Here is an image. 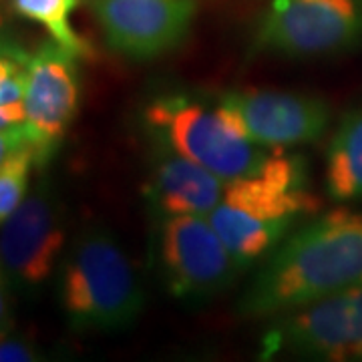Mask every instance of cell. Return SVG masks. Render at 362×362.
<instances>
[{
	"mask_svg": "<svg viewBox=\"0 0 362 362\" xmlns=\"http://www.w3.org/2000/svg\"><path fill=\"white\" fill-rule=\"evenodd\" d=\"M362 286V214L332 209L300 223L238 300L242 318H274Z\"/></svg>",
	"mask_w": 362,
	"mask_h": 362,
	"instance_id": "cell-1",
	"label": "cell"
},
{
	"mask_svg": "<svg viewBox=\"0 0 362 362\" xmlns=\"http://www.w3.org/2000/svg\"><path fill=\"white\" fill-rule=\"evenodd\" d=\"M318 209L320 199L308 189L304 157L276 151L259 173L230 181L207 218L246 272L268 258Z\"/></svg>",
	"mask_w": 362,
	"mask_h": 362,
	"instance_id": "cell-2",
	"label": "cell"
},
{
	"mask_svg": "<svg viewBox=\"0 0 362 362\" xmlns=\"http://www.w3.org/2000/svg\"><path fill=\"white\" fill-rule=\"evenodd\" d=\"M57 300L73 332L105 334L137 322L145 292L115 235L95 223L75 235L59 262Z\"/></svg>",
	"mask_w": 362,
	"mask_h": 362,
	"instance_id": "cell-3",
	"label": "cell"
},
{
	"mask_svg": "<svg viewBox=\"0 0 362 362\" xmlns=\"http://www.w3.org/2000/svg\"><path fill=\"white\" fill-rule=\"evenodd\" d=\"M143 125L149 141L165 145L228 183L259 173L276 153L242 137L216 105L207 107L181 93L159 95L149 101L143 111Z\"/></svg>",
	"mask_w": 362,
	"mask_h": 362,
	"instance_id": "cell-4",
	"label": "cell"
},
{
	"mask_svg": "<svg viewBox=\"0 0 362 362\" xmlns=\"http://www.w3.org/2000/svg\"><path fill=\"white\" fill-rule=\"evenodd\" d=\"M66 211L51 180L42 177L0 226V264L14 296L35 298L65 254Z\"/></svg>",
	"mask_w": 362,
	"mask_h": 362,
	"instance_id": "cell-5",
	"label": "cell"
},
{
	"mask_svg": "<svg viewBox=\"0 0 362 362\" xmlns=\"http://www.w3.org/2000/svg\"><path fill=\"white\" fill-rule=\"evenodd\" d=\"M259 354L362 362V286L274 316Z\"/></svg>",
	"mask_w": 362,
	"mask_h": 362,
	"instance_id": "cell-6",
	"label": "cell"
},
{
	"mask_svg": "<svg viewBox=\"0 0 362 362\" xmlns=\"http://www.w3.org/2000/svg\"><path fill=\"white\" fill-rule=\"evenodd\" d=\"M157 262L169 294L192 304L220 296L244 272L207 216L159 220Z\"/></svg>",
	"mask_w": 362,
	"mask_h": 362,
	"instance_id": "cell-7",
	"label": "cell"
},
{
	"mask_svg": "<svg viewBox=\"0 0 362 362\" xmlns=\"http://www.w3.org/2000/svg\"><path fill=\"white\" fill-rule=\"evenodd\" d=\"M361 40L362 0H274L252 51L312 57L352 49Z\"/></svg>",
	"mask_w": 362,
	"mask_h": 362,
	"instance_id": "cell-8",
	"label": "cell"
},
{
	"mask_svg": "<svg viewBox=\"0 0 362 362\" xmlns=\"http://www.w3.org/2000/svg\"><path fill=\"white\" fill-rule=\"evenodd\" d=\"M78 59L57 40H45L26 63L25 125L39 168L51 161L78 113Z\"/></svg>",
	"mask_w": 362,
	"mask_h": 362,
	"instance_id": "cell-9",
	"label": "cell"
},
{
	"mask_svg": "<svg viewBox=\"0 0 362 362\" xmlns=\"http://www.w3.org/2000/svg\"><path fill=\"white\" fill-rule=\"evenodd\" d=\"M216 107L242 137L274 151L318 141L330 121L326 101L280 90H230Z\"/></svg>",
	"mask_w": 362,
	"mask_h": 362,
	"instance_id": "cell-10",
	"label": "cell"
},
{
	"mask_svg": "<svg viewBox=\"0 0 362 362\" xmlns=\"http://www.w3.org/2000/svg\"><path fill=\"white\" fill-rule=\"evenodd\" d=\"M195 8V0H90L107 47L131 61H151L177 49Z\"/></svg>",
	"mask_w": 362,
	"mask_h": 362,
	"instance_id": "cell-11",
	"label": "cell"
},
{
	"mask_svg": "<svg viewBox=\"0 0 362 362\" xmlns=\"http://www.w3.org/2000/svg\"><path fill=\"white\" fill-rule=\"evenodd\" d=\"M151 173L143 187L157 220L171 216H209L223 197L228 181L165 145L151 143Z\"/></svg>",
	"mask_w": 362,
	"mask_h": 362,
	"instance_id": "cell-12",
	"label": "cell"
},
{
	"mask_svg": "<svg viewBox=\"0 0 362 362\" xmlns=\"http://www.w3.org/2000/svg\"><path fill=\"white\" fill-rule=\"evenodd\" d=\"M326 189L334 202L362 199V107L350 111L326 153Z\"/></svg>",
	"mask_w": 362,
	"mask_h": 362,
	"instance_id": "cell-13",
	"label": "cell"
},
{
	"mask_svg": "<svg viewBox=\"0 0 362 362\" xmlns=\"http://www.w3.org/2000/svg\"><path fill=\"white\" fill-rule=\"evenodd\" d=\"M85 0H11V8L16 16L45 26L51 33L52 40L78 54L81 59H87L93 54V47L89 40L78 37L71 25V14Z\"/></svg>",
	"mask_w": 362,
	"mask_h": 362,
	"instance_id": "cell-14",
	"label": "cell"
},
{
	"mask_svg": "<svg viewBox=\"0 0 362 362\" xmlns=\"http://www.w3.org/2000/svg\"><path fill=\"white\" fill-rule=\"evenodd\" d=\"M37 165L35 149L25 143L0 168V226L14 214V209L25 202L30 183V171Z\"/></svg>",
	"mask_w": 362,
	"mask_h": 362,
	"instance_id": "cell-15",
	"label": "cell"
},
{
	"mask_svg": "<svg viewBox=\"0 0 362 362\" xmlns=\"http://www.w3.org/2000/svg\"><path fill=\"white\" fill-rule=\"evenodd\" d=\"M42 358V352L28 338L14 337L13 332L0 338V362H35Z\"/></svg>",
	"mask_w": 362,
	"mask_h": 362,
	"instance_id": "cell-16",
	"label": "cell"
},
{
	"mask_svg": "<svg viewBox=\"0 0 362 362\" xmlns=\"http://www.w3.org/2000/svg\"><path fill=\"white\" fill-rule=\"evenodd\" d=\"M14 292L11 284H8V278L4 274V268L0 264V338L8 332H13L14 328V314H13V302H14Z\"/></svg>",
	"mask_w": 362,
	"mask_h": 362,
	"instance_id": "cell-17",
	"label": "cell"
},
{
	"mask_svg": "<svg viewBox=\"0 0 362 362\" xmlns=\"http://www.w3.org/2000/svg\"><path fill=\"white\" fill-rule=\"evenodd\" d=\"M25 143H30L25 123L0 131V168L11 157V153L16 151L18 147H23Z\"/></svg>",
	"mask_w": 362,
	"mask_h": 362,
	"instance_id": "cell-18",
	"label": "cell"
},
{
	"mask_svg": "<svg viewBox=\"0 0 362 362\" xmlns=\"http://www.w3.org/2000/svg\"><path fill=\"white\" fill-rule=\"evenodd\" d=\"M0 57H8V59L21 61V63L26 65L28 59H30V52L26 51L18 40H14L8 33H4L2 26H0Z\"/></svg>",
	"mask_w": 362,
	"mask_h": 362,
	"instance_id": "cell-19",
	"label": "cell"
},
{
	"mask_svg": "<svg viewBox=\"0 0 362 362\" xmlns=\"http://www.w3.org/2000/svg\"><path fill=\"white\" fill-rule=\"evenodd\" d=\"M25 103L0 105V131L25 123Z\"/></svg>",
	"mask_w": 362,
	"mask_h": 362,
	"instance_id": "cell-20",
	"label": "cell"
},
{
	"mask_svg": "<svg viewBox=\"0 0 362 362\" xmlns=\"http://www.w3.org/2000/svg\"><path fill=\"white\" fill-rule=\"evenodd\" d=\"M0 26H2V16H0Z\"/></svg>",
	"mask_w": 362,
	"mask_h": 362,
	"instance_id": "cell-21",
	"label": "cell"
}]
</instances>
